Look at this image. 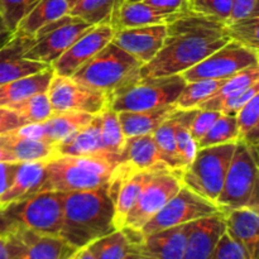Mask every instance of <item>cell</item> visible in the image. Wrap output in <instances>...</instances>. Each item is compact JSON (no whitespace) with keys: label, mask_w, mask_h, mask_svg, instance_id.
Instances as JSON below:
<instances>
[{"label":"cell","mask_w":259,"mask_h":259,"mask_svg":"<svg viewBox=\"0 0 259 259\" xmlns=\"http://www.w3.org/2000/svg\"><path fill=\"white\" fill-rule=\"evenodd\" d=\"M230 40L224 23L187 10L166 24L163 45L143 65L141 77L180 75Z\"/></svg>","instance_id":"cell-1"},{"label":"cell","mask_w":259,"mask_h":259,"mask_svg":"<svg viewBox=\"0 0 259 259\" xmlns=\"http://www.w3.org/2000/svg\"><path fill=\"white\" fill-rule=\"evenodd\" d=\"M116 230L108 185L86 191L63 192L60 237L76 249Z\"/></svg>","instance_id":"cell-2"},{"label":"cell","mask_w":259,"mask_h":259,"mask_svg":"<svg viewBox=\"0 0 259 259\" xmlns=\"http://www.w3.org/2000/svg\"><path fill=\"white\" fill-rule=\"evenodd\" d=\"M115 164L100 157L55 156L47 159L39 191H86L109 184Z\"/></svg>","instance_id":"cell-3"},{"label":"cell","mask_w":259,"mask_h":259,"mask_svg":"<svg viewBox=\"0 0 259 259\" xmlns=\"http://www.w3.org/2000/svg\"><path fill=\"white\" fill-rule=\"evenodd\" d=\"M63 192L43 191L0 207V234L32 230L60 235Z\"/></svg>","instance_id":"cell-4"},{"label":"cell","mask_w":259,"mask_h":259,"mask_svg":"<svg viewBox=\"0 0 259 259\" xmlns=\"http://www.w3.org/2000/svg\"><path fill=\"white\" fill-rule=\"evenodd\" d=\"M141 67L142 63L133 56L115 43L109 42L71 77L109 96L123 86L138 80L141 77Z\"/></svg>","instance_id":"cell-5"},{"label":"cell","mask_w":259,"mask_h":259,"mask_svg":"<svg viewBox=\"0 0 259 259\" xmlns=\"http://www.w3.org/2000/svg\"><path fill=\"white\" fill-rule=\"evenodd\" d=\"M215 205L222 214L239 207L258 209L257 152L242 142L234 152Z\"/></svg>","instance_id":"cell-6"},{"label":"cell","mask_w":259,"mask_h":259,"mask_svg":"<svg viewBox=\"0 0 259 259\" xmlns=\"http://www.w3.org/2000/svg\"><path fill=\"white\" fill-rule=\"evenodd\" d=\"M186 81L181 75L139 77L108 96L114 111H141L175 105Z\"/></svg>","instance_id":"cell-7"},{"label":"cell","mask_w":259,"mask_h":259,"mask_svg":"<svg viewBox=\"0 0 259 259\" xmlns=\"http://www.w3.org/2000/svg\"><path fill=\"white\" fill-rule=\"evenodd\" d=\"M234 148L235 143H227L196 149L191 163L180 172L182 185L215 204Z\"/></svg>","instance_id":"cell-8"},{"label":"cell","mask_w":259,"mask_h":259,"mask_svg":"<svg viewBox=\"0 0 259 259\" xmlns=\"http://www.w3.org/2000/svg\"><path fill=\"white\" fill-rule=\"evenodd\" d=\"M90 27L93 25L80 18L71 14L63 15L35 33L34 43L24 53V57L51 66Z\"/></svg>","instance_id":"cell-9"},{"label":"cell","mask_w":259,"mask_h":259,"mask_svg":"<svg viewBox=\"0 0 259 259\" xmlns=\"http://www.w3.org/2000/svg\"><path fill=\"white\" fill-rule=\"evenodd\" d=\"M253 66H259L257 51L244 47L234 40H228L211 55L180 75L186 82L199 80H223Z\"/></svg>","instance_id":"cell-10"},{"label":"cell","mask_w":259,"mask_h":259,"mask_svg":"<svg viewBox=\"0 0 259 259\" xmlns=\"http://www.w3.org/2000/svg\"><path fill=\"white\" fill-rule=\"evenodd\" d=\"M184 186L179 172L161 169L144 185L136 204L124 219L121 229L139 232L147 222L152 219Z\"/></svg>","instance_id":"cell-11"},{"label":"cell","mask_w":259,"mask_h":259,"mask_svg":"<svg viewBox=\"0 0 259 259\" xmlns=\"http://www.w3.org/2000/svg\"><path fill=\"white\" fill-rule=\"evenodd\" d=\"M218 212L220 211L214 202L182 186L180 191L149 222H147L138 233L143 237L167 228L187 224Z\"/></svg>","instance_id":"cell-12"},{"label":"cell","mask_w":259,"mask_h":259,"mask_svg":"<svg viewBox=\"0 0 259 259\" xmlns=\"http://www.w3.org/2000/svg\"><path fill=\"white\" fill-rule=\"evenodd\" d=\"M53 113L78 111L98 115L108 108V95L78 82L71 76L53 75L47 89Z\"/></svg>","instance_id":"cell-13"},{"label":"cell","mask_w":259,"mask_h":259,"mask_svg":"<svg viewBox=\"0 0 259 259\" xmlns=\"http://www.w3.org/2000/svg\"><path fill=\"white\" fill-rule=\"evenodd\" d=\"M115 29L111 25H93L51 65L55 75L72 76L99 51L111 42Z\"/></svg>","instance_id":"cell-14"},{"label":"cell","mask_w":259,"mask_h":259,"mask_svg":"<svg viewBox=\"0 0 259 259\" xmlns=\"http://www.w3.org/2000/svg\"><path fill=\"white\" fill-rule=\"evenodd\" d=\"M7 235H10L14 243L15 259H67L77 250L60 235L25 229Z\"/></svg>","instance_id":"cell-15"},{"label":"cell","mask_w":259,"mask_h":259,"mask_svg":"<svg viewBox=\"0 0 259 259\" xmlns=\"http://www.w3.org/2000/svg\"><path fill=\"white\" fill-rule=\"evenodd\" d=\"M190 224L139 235V239L132 244V253L144 259H184Z\"/></svg>","instance_id":"cell-16"},{"label":"cell","mask_w":259,"mask_h":259,"mask_svg":"<svg viewBox=\"0 0 259 259\" xmlns=\"http://www.w3.org/2000/svg\"><path fill=\"white\" fill-rule=\"evenodd\" d=\"M164 35L166 24L124 28L114 32L111 42L133 56L143 66L154 58L161 50Z\"/></svg>","instance_id":"cell-17"},{"label":"cell","mask_w":259,"mask_h":259,"mask_svg":"<svg viewBox=\"0 0 259 259\" xmlns=\"http://www.w3.org/2000/svg\"><path fill=\"white\" fill-rule=\"evenodd\" d=\"M34 40V35H14L4 47L0 48V85L33 75L50 67L45 63L35 62L24 57V53L32 47Z\"/></svg>","instance_id":"cell-18"},{"label":"cell","mask_w":259,"mask_h":259,"mask_svg":"<svg viewBox=\"0 0 259 259\" xmlns=\"http://www.w3.org/2000/svg\"><path fill=\"white\" fill-rule=\"evenodd\" d=\"M225 232L224 215L222 212L201 218L190 224L184 259H210Z\"/></svg>","instance_id":"cell-19"},{"label":"cell","mask_w":259,"mask_h":259,"mask_svg":"<svg viewBox=\"0 0 259 259\" xmlns=\"http://www.w3.org/2000/svg\"><path fill=\"white\" fill-rule=\"evenodd\" d=\"M228 234L245 249L250 259H258L259 214L254 207H239L225 212Z\"/></svg>","instance_id":"cell-20"},{"label":"cell","mask_w":259,"mask_h":259,"mask_svg":"<svg viewBox=\"0 0 259 259\" xmlns=\"http://www.w3.org/2000/svg\"><path fill=\"white\" fill-rule=\"evenodd\" d=\"M55 152L56 156L100 157L106 159L101 144L100 114L94 115L90 123L55 144Z\"/></svg>","instance_id":"cell-21"},{"label":"cell","mask_w":259,"mask_h":259,"mask_svg":"<svg viewBox=\"0 0 259 259\" xmlns=\"http://www.w3.org/2000/svg\"><path fill=\"white\" fill-rule=\"evenodd\" d=\"M118 164H124L131 169L168 168L162 162L161 153L154 142L153 134H144L125 138ZM169 169V168H168Z\"/></svg>","instance_id":"cell-22"},{"label":"cell","mask_w":259,"mask_h":259,"mask_svg":"<svg viewBox=\"0 0 259 259\" xmlns=\"http://www.w3.org/2000/svg\"><path fill=\"white\" fill-rule=\"evenodd\" d=\"M46 162H20L10 185L0 194V207L37 194L45 180Z\"/></svg>","instance_id":"cell-23"},{"label":"cell","mask_w":259,"mask_h":259,"mask_svg":"<svg viewBox=\"0 0 259 259\" xmlns=\"http://www.w3.org/2000/svg\"><path fill=\"white\" fill-rule=\"evenodd\" d=\"M53 75V68L50 66L37 73L3 83L0 85V106L8 108L35 94L46 93Z\"/></svg>","instance_id":"cell-24"},{"label":"cell","mask_w":259,"mask_h":259,"mask_svg":"<svg viewBox=\"0 0 259 259\" xmlns=\"http://www.w3.org/2000/svg\"><path fill=\"white\" fill-rule=\"evenodd\" d=\"M176 105L141 111H119L118 118L125 138L152 134L175 110Z\"/></svg>","instance_id":"cell-25"},{"label":"cell","mask_w":259,"mask_h":259,"mask_svg":"<svg viewBox=\"0 0 259 259\" xmlns=\"http://www.w3.org/2000/svg\"><path fill=\"white\" fill-rule=\"evenodd\" d=\"M180 14H164L143 2H126L121 4L115 22V30L146 25L168 24Z\"/></svg>","instance_id":"cell-26"},{"label":"cell","mask_w":259,"mask_h":259,"mask_svg":"<svg viewBox=\"0 0 259 259\" xmlns=\"http://www.w3.org/2000/svg\"><path fill=\"white\" fill-rule=\"evenodd\" d=\"M70 9L66 0H39L18 24L14 35L32 37L46 24L68 14Z\"/></svg>","instance_id":"cell-27"},{"label":"cell","mask_w":259,"mask_h":259,"mask_svg":"<svg viewBox=\"0 0 259 259\" xmlns=\"http://www.w3.org/2000/svg\"><path fill=\"white\" fill-rule=\"evenodd\" d=\"M0 146L12 153L17 162H34L56 156L55 146L40 139L25 138L13 132L0 134Z\"/></svg>","instance_id":"cell-28"},{"label":"cell","mask_w":259,"mask_h":259,"mask_svg":"<svg viewBox=\"0 0 259 259\" xmlns=\"http://www.w3.org/2000/svg\"><path fill=\"white\" fill-rule=\"evenodd\" d=\"M94 115L88 113H78V111H62V113H53L47 120L40 123L42 128L43 141L51 144H57L63 141L66 137L78 131L91 121Z\"/></svg>","instance_id":"cell-29"},{"label":"cell","mask_w":259,"mask_h":259,"mask_svg":"<svg viewBox=\"0 0 259 259\" xmlns=\"http://www.w3.org/2000/svg\"><path fill=\"white\" fill-rule=\"evenodd\" d=\"M124 0H80L68 14L90 25H111L115 29L116 17Z\"/></svg>","instance_id":"cell-30"},{"label":"cell","mask_w":259,"mask_h":259,"mask_svg":"<svg viewBox=\"0 0 259 259\" xmlns=\"http://www.w3.org/2000/svg\"><path fill=\"white\" fill-rule=\"evenodd\" d=\"M259 81V66L244 68L234 75L225 78L224 83L219 88V90L215 91L207 100H205L197 109H204V110H220V106L223 105L227 99L232 98L235 94L245 90L247 88L252 86L254 82Z\"/></svg>","instance_id":"cell-31"},{"label":"cell","mask_w":259,"mask_h":259,"mask_svg":"<svg viewBox=\"0 0 259 259\" xmlns=\"http://www.w3.org/2000/svg\"><path fill=\"white\" fill-rule=\"evenodd\" d=\"M134 238L126 229H116L86 245L94 259H125L132 253Z\"/></svg>","instance_id":"cell-32"},{"label":"cell","mask_w":259,"mask_h":259,"mask_svg":"<svg viewBox=\"0 0 259 259\" xmlns=\"http://www.w3.org/2000/svg\"><path fill=\"white\" fill-rule=\"evenodd\" d=\"M101 120V144L106 161L118 166L119 156L121 153L125 137L119 123L118 113L113 109L106 108L100 113Z\"/></svg>","instance_id":"cell-33"},{"label":"cell","mask_w":259,"mask_h":259,"mask_svg":"<svg viewBox=\"0 0 259 259\" xmlns=\"http://www.w3.org/2000/svg\"><path fill=\"white\" fill-rule=\"evenodd\" d=\"M199 109H176L175 116V141L177 156L181 162L182 169L189 166L196 153V143L190 134V125ZM181 169V171H182Z\"/></svg>","instance_id":"cell-34"},{"label":"cell","mask_w":259,"mask_h":259,"mask_svg":"<svg viewBox=\"0 0 259 259\" xmlns=\"http://www.w3.org/2000/svg\"><path fill=\"white\" fill-rule=\"evenodd\" d=\"M238 142L247 144L257 152L259 144V94L253 96L235 115Z\"/></svg>","instance_id":"cell-35"},{"label":"cell","mask_w":259,"mask_h":259,"mask_svg":"<svg viewBox=\"0 0 259 259\" xmlns=\"http://www.w3.org/2000/svg\"><path fill=\"white\" fill-rule=\"evenodd\" d=\"M176 111V110H175ZM174 111V113H175ZM174 113L153 132V138L161 153L162 162L171 171L181 172L182 166L177 156L176 141H175V116Z\"/></svg>","instance_id":"cell-36"},{"label":"cell","mask_w":259,"mask_h":259,"mask_svg":"<svg viewBox=\"0 0 259 259\" xmlns=\"http://www.w3.org/2000/svg\"><path fill=\"white\" fill-rule=\"evenodd\" d=\"M224 81L225 78H223V80H199L186 82L175 105H176L177 109H184V110L197 109L215 91L219 90V88L224 83Z\"/></svg>","instance_id":"cell-37"},{"label":"cell","mask_w":259,"mask_h":259,"mask_svg":"<svg viewBox=\"0 0 259 259\" xmlns=\"http://www.w3.org/2000/svg\"><path fill=\"white\" fill-rule=\"evenodd\" d=\"M238 142V125L237 118L227 114H220L211 128L205 133V136L196 143V148H206V147L220 146L227 143H237Z\"/></svg>","instance_id":"cell-38"},{"label":"cell","mask_w":259,"mask_h":259,"mask_svg":"<svg viewBox=\"0 0 259 259\" xmlns=\"http://www.w3.org/2000/svg\"><path fill=\"white\" fill-rule=\"evenodd\" d=\"M259 15L240 18L225 24V33L230 40L257 51L259 48Z\"/></svg>","instance_id":"cell-39"},{"label":"cell","mask_w":259,"mask_h":259,"mask_svg":"<svg viewBox=\"0 0 259 259\" xmlns=\"http://www.w3.org/2000/svg\"><path fill=\"white\" fill-rule=\"evenodd\" d=\"M8 108L14 110L28 124L42 123L53 114V109L47 93L35 94V95L30 96V98L25 99L20 103L8 106Z\"/></svg>","instance_id":"cell-40"},{"label":"cell","mask_w":259,"mask_h":259,"mask_svg":"<svg viewBox=\"0 0 259 259\" xmlns=\"http://www.w3.org/2000/svg\"><path fill=\"white\" fill-rule=\"evenodd\" d=\"M187 7L191 12L227 24L232 10V0H187Z\"/></svg>","instance_id":"cell-41"},{"label":"cell","mask_w":259,"mask_h":259,"mask_svg":"<svg viewBox=\"0 0 259 259\" xmlns=\"http://www.w3.org/2000/svg\"><path fill=\"white\" fill-rule=\"evenodd\" d=\"M39 0H0V15L13 33Z\"/></svg>","instance_id":"cell-42"},{"label":"cell","mask_w":259,"mask_h":259,"mask_svg":"<svg viewBox=\"0 0 259 259\" xmlns=\"http://www.w3.org/2000/svg\"><path fill=\"white\" fill-rule=\"evenodd\" d=\"M210 259H250L244 248L233 239L225 230L220 237Z\"/></svg>","instance_id":"cell-43"},{"label":"cell","mask_w":259,"mask_h":259,"mask_svg":"<svg viewBox=\"0 0 259 259\" xmlns=\"http://www.w3.org/2000/svg\"><path fill=\"white\" fill-rule=\"evenodd\" d=\"M220 114L222 113L217 110H204V109L197 110L196 115L194 116L191 125H190V134H191L195 143H197L205 136V133L211 128V125L217 121Z\"/></svg>","instance_id":"cell-44"},{"label":"cell","mask_w":259,"mask_h":259,"mask_svg":"<svg viewBox=\"0 0 259 259\" xmlns=\"http://www.w3.org/2000/svg\"><path fill=\"white\" fill-rule=\"evenodd\" d=\"M257 94H259V81L258 82H254L252 86L245 89V90L233 95L232 98L227 99V100L223 103V105L220 106L219 111L222 114L235 116L239 113L240 109H242L253 96L257 95Z\"/></svg>","instance_id":"cell-45"},{"label":"cell","mask_w":259,"mask_h":259,"mask_svg":"<svg viewBox=\"0 0 259 259\" xmlns=\"http://www.w3.org/2000/svg\"><path fill=\"white\" fill-rule=\"evenodd\" d=\"M27 121L18 115L14 110L5 106H0V134L17 131L23 125H27Z\"/></svg>","instance_id":"cell-46"},{"label":"cell","mask_w":259,"mask_h":259,"mask_svg":"<svg viewBox=\"0 0 259 259\" xmlns=\"http://www.w3.org/2000/svg\"><path fill=\"white\" fill-rule=\"evenodd\" d=\"M164 14H181L189 10L187 0H141Z\"/></svg>","instance_id":"cell-47"},{"label":"cell","mask_w":259,"mask_h":259,"mask_svg":"<svg viewBox=\"0 0 259 259\" xmlns=\"http://www.w3.org/2000/svg\"><path fill=\"white\" fill-rule=\"evenodd\" d=\"M250 15H259L258 0H232L229 22Z\"/></svg>","instance_id":"cell-48"},{"label":"cell","mask_w":259,"mask_h":259,"mask_svg":"<svg viewBox=\"0 0 259 259\" xmlns=\"http://www.w3.org/2000/svg\"><path fill=\"white\" fill-rule=\"evenodd\" d=\"M20 162H0V194L12 182Z\"/></svg>","instance_id":"cell-49"},{"label":"cell","mask_w":259,"mask_h":259,"mask_svg":"<svg viewBox=\"0 0 259 259\" xmlns=\"http://www.w3.org/2000/svg\"><path fill=\"white\" fill-rule=\"evenodd\" d=\"M0 259H15V247L10 235L0 234Z\"/></svg>","instance_id":"cell-50"},{"label":"cell","mask_w":259,"mask_h":259,"mask_svg":"<svg viewBox=\"0 0 259 259\" xmlns=\"http://www.w3.org/2000/svg\"><path fill=\"white\" fill-rule=\"evenodd\" d=\"M13 37H14V33L7 27V24L3 20L2 15H0V48L4 47Z\"/></svg>","instance_id":"cell-51"},{"label":"cell","mask_w":259,"mask_h":259,"mask_svg":"<svg viewBox=\"0 0 259 259\" xmlns=\"http://www.w3.org/2000/svg\"><path fill=\"white\" fill-rule=\"evenodd\" d=\"M67 259H94V257L91 255V253L89 252L88 248L83 247V248H80V249L76 250V252Z\"/></svg>","instance_id":"cell-52"},{"label":"cell","mask_w":259,"mask_h":259,"mask_svg":"<svg viewBox=\"0 0 259 259\" xmlns=\"http://www.w3.org/2000/svg\"><path fill=\"white\" fill-rule=\"evenodd\" d=\"M0 162H17L8 149L0 146Z\"/></svg>","instance_id":"cell-53"},{"label":"cell","mask_w":259,"mask_h":259,"mask_svg":"<svg viewBox=\"0 0 259 259\" xmlns=\"http://www.w3.org/2000/svg\"><path fill=\"white\" fill-rule=\"evenodd\" d=\"M78 2H80V0H66V3H67V4H68V7H70V8H72L73 5H76V4H77ZM70 10H71V9H70Z\"/></svg>","instance_id":"cell-54"},{"label":"cell","mask_w":259,"mask_h":259,"mask_svg":"<svg viewBox=\"0 0 259 259\" xmlns=\"http://www.w3.org/2000/svg\"><path fill=\"white\" fill-rule=\"evenodd\" d=\"M125 259H144V258L139 257V255L134 254V253H131V254H129V255H128V257H126Z\"/></svg>","instance_id":"cell-55"},{"label":"cell","mask_w":259,"mask_h":259,"mask_svg":"<svg viewBox=\"0 0 259 259\" xmlns=\"http://www.w3.org/2000/svg\"><path fill=\"white\" fill-rule=\"evenodd\" d=\"M126 2H141V0H126Z\"/></svg>","instance_id":"cell-56"}]
</instances>
